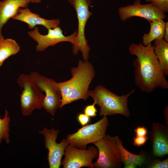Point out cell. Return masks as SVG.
Segmentation results:
<instances>
[{
	"label": "cell",
	"instance_id": "6da1fadb",
	"mask_svg": "<svg viewBox=\"0 0 168 168\" xmlns=\"http://www.w3.org/2000/svg\"><path fill=\"white\" fill-rule=\"evenodd\" d=\"M130 54L136 57L133 62L134 82L142 91L153 92L155 89L168 88V81L161 70L151 43H132L128 48Z\"/></svg>",
	"mask_w": 168,
	"mask_h": 168
},
{
	"label": "cell",
	"instance_id": "7a4b0ae2",
	"mask_svg": "<svg viewBox=\"0 0 168 168\" xmlns=\"http://www.w3.org/2000/svg\"><path fill=\"white\" fill-rule=\"evenodd\" d=\"M71 72V78L58 82L62 95L60 109L79 100H86L89 86L95 75L93 65L87 60H79L77 66L72 68Z\"/></svg>",
	"mask_w": 168,
	"mask_h": 168
},
{
	"label": "cell",
	"instance_id": "3957f363",
	"mask_svg": "<svg viewBox=\"0 0 168 168\" xmlns=\"http://www.w3.org/2000/svg\"><path fill=\"white\" fill-rule=\"evenodd\" d=\"M135 91L133 89L126 94L119 96L99 85L93 90H89L88 93L96 104L100 106V116L120 114L128 117L130 115L128 107V99Z\"/></svg>",
	"mask_w": 168,
	"mask_h": 168
},
{
	"label": "cell",
	"instance_id": "277c9868",
	"mask_svg": "<svg viewBox=\"0 0 168 168\" xmlns=\"http://www.w3.org/2000/svg\"><path fill=\"white\" fill-rule=\"evenodd\" d=\"M17 82L23 90L20 95L21 107L22 114L30 115L35 110L43 107L45 95L38 86L30 74H21Z\"/></svg>",
	"mask_w": 168,
	"mask_h": 168
},
{
	"label": "cell",
	"instance_id": "5b68a950",
	"mask_svg": "<svg viewBox=\"0 0 168 168\" xmlns=\"http://www.w3.org/2000/svg\"><path fill=\"white\" fill-rule=\"evenodd\" d=\"M109 125L107 116H103L96 122L83 126L76 132L68 134L66 140L69 145L77 148L86 149L88 144H94L104 138Z\"/></svg>",
	"mask_w": 168,
	"mask_h": 168
},
{
	"label": "cell",
	"instance_id": "8992f818",
	"mask_svg": "<svg viewBox=\"0 0 168 168\" xmlns=\"http://www.w3.org/2000/svg\"><path fill=\"white\" fill-rule=\"evenodd\" d=\"M76 11L78 21V27L76 42L72 45V53L76 55L79 51L82 54L84 60L89 58L90 48L87 44L85 35V29L87 21L92 13L89 10L91 0H67Z\"/></svg>",
	"mask_w": 168,
	"mask_h": 168
},
{
	"label": "cell",
	"instance_id": "52a82bcc",
	"mask_svg": "<svg viewBox=\"0 0 168 168\" xmlns=\"http://www.w3.org/2000/svg\"><path fill=\"white\" fill-rule=\"evenodd\" d=\"M98 151L96 168H119L121 166L120 153L114 137L106 134L100 140L94 144Z\"/></svg>",
	"mask_w": 168,
	"mask_h": 168
},
{
	"label": "cell",
	"instance_id": "ba28073f",
	"mask_svg": "<svg viewBox=\"0 0 168 168\" xmlns=\"http://www.w3.org/2000/svg\"><path fill=\"white\" fill-rule=\"evenodd\" d=\"M30 75L38 86L45 93L43 108L54 115L61 103V93L58 82L36 72H32Z\"/></svg>",
	"mask_w": 168,
	"mask_h": 168
},
{
	"label": "cell",
	"instance_id": "9c48e42d",
	"mask_svg": "<svg viewBox=\"0 0 168 168\" xmlns=\"http://www.w3.org/2000/svg\"><path fill=\"white\" fill-rule=\"evenodd\" d=\"M64 158L61 161L63 168H80L87 167L94 168L92 161L98 157L96 147L91 146L87 149H81L68 144L64 151Z\"/></svg>",
	"mask_w": 168,
	"mask_h": 168
},
{
	"label": "cell",
	"instance_id": "30bf717a",
	"mask_svg": "<svg viewBox=\"0 0 168 168\" xmlns=\"http://www.w3.org/2000/svg\"><path fill=\"white\" fill-rule=\"evenodd\" d=\"M48 30V33L44 35L40 33L37 26L35 27L33 30L27 32L29 36L37 43L36 47L37 51H44L48 47L54 46L62 42H69L72 45L76 42L77 30L70 35L66 36L58 26Z\"/></svg>",
	"mask_w": 168,
	"mask_h": 168
},
{
	"label": "cell",
	"instance_id": "8fae6325",
	"mask_svg": "<svg viewBox=\"0 0 168 168\" xmlns=\"http://www.w3.org/2000/svg\"><path fill=\"white\" fill-rule=\"evenodd\" d=\"M120 19L123 21L133 17H139L150 21L166 18L165 13L151 3L142 4L140 0H136L132 5L121 7L118 9Z\"/></svg>",
	"mask_w": 168,
	"mask_h": 168
},
{
	"label": "cell",
	"instance_id": "7c38bea8",
	"mask_svg": "<svg viewBox=\"0 0 168 168\" xmlns=\"http://www.w3.org/2000/svg\"><path fill=\"white\" fill-rule=\"evenodd\" d=\"M59 132V129L55 130L53 128L48 129L45 127L39 132L44 137L45 146L48 151V160L50 168L60 167L65 149L68 145L66 139H62L59 143L56 142Z\"/></svg>",
	"mask_w": 168,
	"mask_h": 168
},
{
	"label": "cell",
	"instance_id": "4fadbf2b",
	"mask_svg": "<svg viewBox=\"0 0 168 168\" xmlns=\"http://www.w3.org/2000/svg\"><path fill=\"white\" fill-rule=\"evenodd\" d=\"M168 134L167 128L158 122H154L150 133L153 152L161 157L168 154Z\"/></svg>",
	"mask_w": 168,
	"mask_h": 168
},
{
	"label": "cell",
	"instance_id": "5bb4252c",
	"mask_svg": "<svg viewBox=\"0 0 168 168\" xmlns=\"http://www.w3.org/2000/svg\"><path fill=\"white\" fill-rule=\"evenodd\" d=\"M12 19L26 23L30 29H34L37 25H42L47 29H52L58 26L60 24L59 19L43 18L39 14L32 12L27 7L20 8L17 14Z\"/></svg>",
	"mask_w": 168,
	"mask_h": 168
},
{
	"label": "cell",
	"instance_id": "9a60e30c",
	"mask_svg": "<svg viewBox=\"0 0 168 168\" xmlns=\"http://www.w3.org/2000/svg\"><path fill=\"white\" fill-rule=\"evenodd\" d=\"M120 153L121 161L124 168H135L142 167L146 164L147 158L144 152L141 150L139 154H133L127 150L124 147L123 142L119 137L114 136Z\"/></svg>",
	"mask_w": 168,
	"mask_h": 168
},
{
	"label": "cell",
	"instance_id": "2e32d148",
	"mask_svg": "<svg viewBox=\"0 0 168 168\" xmlns=\"http://www.w3.org/2000/svg\"><path fill=\"white\" fill-rule=\"evenodd\" d=\"M30 0H4L0 1V33L3 26L18 13L20 8H26Z\"/></svg>",
	"mask_w": 168,
	"mask_h": 168
},
{
	"label": "cell",
	"instance_id": "e0dca14e",
	"mask_svg": "<svg viewBox=\"0 0 168 168\" xmlns=\"http://www.w3.org/2000/svg\"><path fill=\"white\" fill-rule=\"evenodd\" d=\"M154 50L165 76L168 75V42L163 38L155 40Z\"/></svg>",
	"mask_w": 168,
	"mask_h": 168
},
{
	"label": "cell",
	"instance_id": "ac0fdd59",
	"mask_svg": "<svg viewBox=\"0 0 168 168\" xmlns=\"http://www.w3.org/2000/svg\"><path fill=\"white\" fill-rule=\"evenodd\" d=\"M20 49V47L15 40L11 38L5 39L0 33V67L6 59L17 53Z\"/></svg>",
	"mask_w": 168,
	"mask_h": 168
},
{
	"label": "cell",
	"instance_id": "d6986e66",
	"mask_svg": "<svg viewBox=\"0 0 168 168\" xmlns=\"http://www.w3.org/2000/svg\"><path fill=\"white\" fill-rule=\"evenodd\" d=\"M150 29L147 34H144L142 37V44L147 45L153 40L163 38L165 22L160 19L150 21Z\"/></svg>",
	"mask_w": 168,
	"mask_h": 168
},
{
	"label": "cell",
	"instance_id": "ffe728a7",
	"mask_svg": "<svg viewBox=\"0 0 168 168\" xmlns=\"http://www.w3.org/2000/svg\"><path fill=\"white\" fill-rule=\"evenodd\" d=\"M10 118L8 111L5 110V115L3 118L0 115V143L2 140L5 141L6 143L10 142L9 137L10 122Z\"/></svg>",
	"mask_w": 168,
	"mask_h": 168
},
{
	"label": "cell",
	"instance_id": "44dd1931",
	"mask_svg": "<svg viewBox=\"0 0 168 168\" xmlns=\"http://www.w3.org/2000/svg\"><path fill=\"white\" fill-rule=\"evenodd\" d=\"M145 1L150 2L164 13L168 12V0H145Z\"/></svg>",
	"mask_w": 168,
	"mask_h": 168
},
{
	"label": "cell",
	"instance_id": "7402d4cb",
	"mask_svg": "<svg viewBox=\"0 0 168 168\" xmlns=\"http://www.w3.org/2000/svg\"><path fill=\"white\" fill-rule=\"evenodd\" d=\"M96 103L86 106L83 110L84 113L90 117H95L97 115V110L95 107Z\"/></svg>",
	"mask_w": 168,
	"mask_h": 168
},
{
	"label": "cell",
	"instance_id": "603a6c76",
	"mask_svg": "<svg viewBox=\"0 0 168 168\" xmlns=\"http://www.w3.org/2000/svg\"><path fill=\"white\" fill-rule=\"evenodd\" d=\"M151 168H167L168 167V159L162 161L157 160L153 162L149 166Z\"/></svg>",
	"mask_w": 168,
	"mask_h": 168
},
{
	"label": "cell",
	"instance_id": "cb8c5ba5",
	"mask_svg": "<svg viewBox=\"0 0 168 168\" xmlns=\"http://www.w3.org/2000/svg\"><path fill=\"white\" fill-rule=\"evenodd\" d=\"M148 139L147 136H136L133 138V144L137 147H140L144 145Z\"/></svg>",
	"mask_w": 168,
	"mask_h": 168
},
{
	"label": "cell",
	"instance_id": "d4e9b609",
	"mask_svg": "<svg viewBox=\"0 0 168 168\" xmlns=\"http://www.w3.org/2000/svg\"><path fill=\"white\" fill-rule=\"evenodd\" d=\"M77 120L82 126L87 124L90 120V117L84 113H80L77 115Z\"/></svg>",
	"mask_w": 168,
	"mask_h": 168
},
{
	"label": "cell",
	"instance_id": "484cf974",
	"mask_svg": "<svg viewBox=\"0 0 168 168\" xmlns=\"http://www.w3.org/2000/svg\"><path fill=\"white\" fill-rule=\"evenodd\" d=\"M134 132L136 136H147L148 131L147 129L144 127L139 126L134 129Z\"/></svg>",
	"mask_w": 168,
	"mask_h": 168
},
{
	"label": "cell",
	"instance_id": "4316f807",
	"mask_svg": "<svg viewBox=\"0 0 168 168\" xmlns=\"http://www.w3.org/2000/svg\"><path fill=\"white\" fill-rule=\"evenodd\" d=\"M163 39L168 42V21L165 22Z\"/></svg>",
	"mask_w": 168,
	"mask_h": 168
},
{
	"label": "cell",
	"instance_id": "83f0119b",
	"mask_svg": "<svg viewBox=\"0 0 168 168\" xmlns=\"http://www.w3.org/2000/svg\"><path fill=\"white\" fill-rule=\"evenodd\" d=\"M31 2L33 3H39L41 2V0H30Z\"/></svg>",
	"mask_w": 168,
	"mask_h": 168
}]
</instances>
